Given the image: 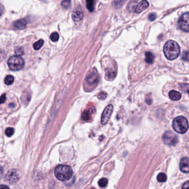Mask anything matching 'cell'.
I'll return each instance as SVG.
<instances>
[{
  "label": "cell",
  "instance_id": "26",
  "mask_svg": "<svg viewBox=\"0 0 189 189\" xmlns=\"http://www.w3.org/2000/svg\"><path fill=\"white\" fill-rule=\"evenodd\" d=\"M182 59L184 61H189V51L184 52L182 55Z\"/></svg>",
  "mask_w": 189,
  "mask_h": 189
},
{
  "label": "cell",
  "instance_id": "30",
  "mask_svg": "<svg viewBox=\"0 0 189 189\" xmlns=\"http://www.w3.org/2000/svg\"><path fill=\"white\" fill-rule=\"evenodd\" d=\"M156 16L155 13H151L149 15L148 19L150 21H153L156 19Z\"/></svg>",
  "mask_w": 189,
  "mask_h": 189
},
{
  "label": "cell",
  "instance_id": "7",
  "mask_svg": "<svg viewBox=\"0 0 189 189\" xmlns=\"http://www.w3.org/2000/svg\"><path fill=\"white\" fill-rule=\"evenodd\" d=\"M19 179V176L18 175L17 171L15 169L9 171L5 176L6 182L11 184L17 182H18Z\"/></svg>",
  "mask_w": 189,
  "mask_h": 189
},
{
  "label": "cell",
  "instance_id": "16",
  "mask_svg": "<svg viewBox=\"0 0 189 189\" xmlns=\"http://www.w3.org/2000/svg\"><path fill=\"white\" fill-rule=\"evenodd\" d=\"M94 0H86V7L90 12L94 10Z\"/></svg>",
  "mask_w": 189,
  "mask_h": 189
},
{
  "label": "cell",
  "instance_id": "22",
  "mask_svg": "<svg viewBox=\"0 0 189 189\" xmlns=\"http://www.w3.org/2000/svg\"><path fill=\"white\" fill-rule=\"evenodd\" d=\"M14 132L15 130L13 128H8L5 130V134L8 137H11V136H12L14 134Z\"/></svg>",
  "mask_w": 189,
  "mask_h": 189
},
{
  "label": "cell",
  "instance_id": "17",
  "mask_svg": "<svg viewBox=\"0 0 189 189\" xmlns=\"http://www.w3.org/2000/svg\"><path fill=\"white\" fill-rule=\"evenodd\" d=\"M13 82H14V77L11 75H8L4 79V83L6 85H11L13 84Z\"/></svg>",
  "mask_w": 189,
  "mask_h": 189
},
{
  "label": "cell",
  "instance_id": "4",
  "mask_svg": "<svg viewBox=\"0 0 189 189\" xmlns=\"http://www.w3.org/2000/svg\"><path fill=\"white\" fill-rule=\"evenodd\" d=\"M7 64L12 71H20L25 66V61L20 56H12L8 60Z\"/></svg>",
  "mask_w": 189,
  "mask_h": 189
},
{
  "label": "cell",
  "instance_id": "31",
  "mask_svg": "<svg viewBox=\"0 0 189 189\" xmlns=\"http://www.w3.org/2000/svg\"><path fill=\"white\" fill-rule=\"evenodd\" d=\"M182 189H187V188H189V181H187L185 182L184 185L182 186Z\"/></svg>",
  "mask_w": 189,
  "mask_h": 189
},
{
  "label": "cell",
  "instance_id": "27",
  "mask_svg": "<svg viewBox=\"0 0 189 189\" xmlns=\"http://www.w3.org/2000/svg\"><path fill=\"white\" fill-rule=\"evenodd\" d=\"M70 4V0H63L62 2V6L64 8H68L69 7Z\"/></svg>",
  "mask_w": 189,
  "mask_h": 189
},
{
  "label": "cell",
  "instance_id": "1",
  "mask_svg": "<svg viewBox=\"0 0 189 189\" xmlns=\"http://www.w3.org/2000/svg\"><path fill=\"white\" fill-rule=\"evenodd\" d=\"M163 51L165 57L169 60L177 58L180 53V48L178 43L172 40L167 41L165 44Z\"/></svg>",
  "mask_w": 189,
  "mask_h": 189
},
{
  "label": "cell",
  "instance_id": "10",
  "mask_svg": "<svg viewBox=\"0 0 189 189\" xmlns=\"http://www.w3.org/2000/svg\"><path fill=\"white\" fill-rule=\"evenodd\" d=\"M180 169L182 172L189 173V158L188 157L182 158L180 163Z\"/></svg>",
  "mask_w": 189,
  "mask_h": 189
},
{
  "label": "cell",
  "instance_id": "8",
  "mask_svg": "<svg viewBox=\"0 0 189 189\" xmlns=\"http://www.w3.org/2000/svg\"><path fill=\"white\" fill-rule=\"evenodd\" d=\"M113 106L112 105H109L106 108L104 111L102 113L101 116V123L103 125H105L108 121L112 113Z\"/></svg>",
  "mask_w": 189,
  "mask_h": 189
},
{
  "label": "cell",
  "instance_id": "33",
  "mask_svg": "<svg viewBox=\"0 0 189 189\" xmlns=\"http://www.w3.org/2000/svg\"><path fill=\"white\" fill-rule=\"evenodd\" d=\"M4 175V169L3 167L0 166V179H1V178Z\"/></svg>",
  "mask_w": 189,
  "mask_h": 189
},
{
  "label": "cell",
  "instance_id": "9",
  "mask_svg": "<svg viewBox=\"0 0 189 189\" xmlns=\"http://www.w3.org/2000/svg\"><path fill=\"white\" fill-rule=\"evenodd\" d=\"M86 81L89 84H94L98 81V75L96 71H91L87 74L86 78Z\"/></svg>",
  "mask_w": 189,
  "mask_h": 189
},
{
  "label": "cell",
  "instance_id": "20",
  "mask_svg": "<svg viewBox=\"0 0 189 189\" xmlns=\"http://www.w3.org/2000/svg\"><path fill=\"white\" fill-rule=\"evenodd\" d=\"M108 182L106 178H102L98 182V185L101 188H105L108 184Z\"/></svg>",
  "mask_w": 189,
  "mask_h": 189
},
{
  "label": "cell",
  "instance_id": "5",
  "mask_svg": "<svg viewBox=\"0 0 189 189\" xmlns=\"http://www.w3.org/2000/svg\"><path fill=\"white\" fill-rule=\"evenodd\" d=\"M162 139L165 144L170 146H175L179 141L177 135L171 131H167L164 134Z\"/></svg>",
  "mask_w": 189,
  "mask_h": 189
},
{
  "label": "cell",
  "instance_id": "25",
  "mask_svg": "<svg viewBox=\"0 0 189 189\" xmlns=\"http://www.w3.org/2000/svg\"><path fill=\"white\" fill-rule=\"evenodd\" d=\"M50 38L51 41H53V42L58 41L59 38V34L57 32H54V33L51 34V36H50Z\"/></svg>",
  "mask_w": 189,
  "mask_h": 189
},
{
  "label": "cell",
  "instance_id": "3",
  "mask_svg": "<svg viewBox=\"0 0 189 189\" xmlns=\"http://www.w3.org/2000/svg\"><path fill=\"white\" fill-rule=\"evenodd\" d=\"M173 128L174 130L178 133H185L189 129V123L185 117L179 116L174 119Z\"/></svg>",
  "mask_w": 189,
  "mask_h": 189
},
{
  "label": "cell",
  "instance_id": "32",
  "mask_svg": "<svg viewBox=\"0 0 189 189\" xmlns=\"http://www.w3.org/2000/svg\"><path fill=\"white\" fill-rule=\"evenodd\" d=\"M4 12V7L2 4H0V16L3 15Z\"/></svg>",
  "mask_w": 189,
  "mask_h": 189
},
{
  "label": "cell",
  "instance_id": "12",
  "mask_svg": "<svg viewBox=\"0 0 189 189\" xmlns=\"http://www.w3.org/2000/svg\"><path fill=\"white\" fill-rule=\"evenodd\" d=\"M27 25V22L26 19H21L15 21L13 23V27L16 29L17 30H23L26 28Z\"/></svg>",
  "mask_w": 189,
  "mask_h": 189
},
{
  "label": "cell",
  "instance_id": "28",
  "mask_svg": "<svg viewBox=\"0 0 189 189\" xmlns=\"http://www.w3.org/2000/svg\"><path fill=\"white\" fill-rule=\"evenodd\" d=\"M107 93L105 92H102L98 95V98L101 100H104L107 98Z\"/></svg>",
  "mask_w": 189,
  "mask_h": 189
},
{
  "label": "cell",
  "instance_id": "13",
  "mask_svg": "<svg viewBox=\"0 0 189 189\" xmlns=\"http://www.w3.org/2000/svg\"><path fill=\"white\" fill-rule=\"evenodd\" d=\"M148 6H149L148 2L146 0H143L141 2H139V4L137 6L135 10V12L137 13H141V12L143 11L144 10H146V8L148 7Z\"/></svg>",
  "mask_w": 189,
  "mask_h": 189
},
{
  "label": "cell",
  "instance_id": "35",
  "mask_svg": "<svg viewBox=\"0 0 189 189\" xmlns=\"http://www.w3.org/2000/svg\"><path fill=\"white\" fill-rule=\"evenodd\" d=\"M188 93H189V89H188Z\"/></svg>",
  "mask_w": 189,
  "mask_h": 189
},
{
  "label": "cell",
  "instance_id": "19",
  "mask_svg": "<svg viewBox=\"0 0 189 189\" xmlns=\"http://www.w3.org/2000/svg\"><path fill=\"white\" fill-rule=\"evenodd\" d=\"M167 180V177L166 175L164 173H160L157 176V180L160 182H165Z\"/></svg>",
  "mask_w": 189,
  "mask_h": 189
},
{
  "label": "cell",
  "instance_id": "21",
  "mask_svg": "<svg viewBox=\"0 0 189 189\" xmlns=\"http://www.w3.org/2000/svg\"><path fill=\"white\" fill-rule=\"evenodd\" d=\"M15 53L17 55V56H22L25 54V50L24 48L22 47H17L15 49Z\"/></svg>",
  "mask_w": 189,
  "mask_h": 189
},
{
  "label": "cell",
  "instance_id": "15",
  "mask_svg": "<svg viewBox=\"0 0 189 189\" xmlns=\"http://www.w3.org/2000/svg\"><path fill=\"white\" fill-rule=\"evenodd\" d=\"M146 62L149 64H152L154 62V56L152 52H147L146 53Z\"/></svg>",
  "mask_w": 189,
  "mask_h": 189
},
{
  "label": "cell",
  "instance_id": "34",
  "mask_svg": "<svg viewBox=\"0 0 189 189\" xmlns=\"http://www.w3.org/2000/svg\"><path fill=\"white\" fill-rule=\"evenodd\" d=\"M9 189V187L7 186L2 185L0 186V189Z\"/></svg>",
  "mask_w": 189,
  "mask_h": 189
},
{
  "label": "cell",
  "instance_id": "24",
  "mask_svg": "<svg viewBox=\"0 0 189 189\" xmlns=\"http://www.w3.org/2000/svg\"><path fill=\"white\" fill-rule=\"evenodd\" d=\"M90 118V113L89 111H85L83 113L82 119L85 121H87Z\"/></svg>",
  "mask_w": 189,
  "mask_h": 189
},
{
  "label": "cell",
  "instance_id": "14",
  "mask_svg": "<svg viewBox=\"0 0 189 189\" xmlns=\"http://www.w3.org/2000/svg\"><path fill=\"white\" fill-rule=\"evenodd\" d=\"M169 96L170 99L174 101H177L180 100L182 98L181 94L176 90H171L169 93Z\"/></svg>",
  "mask_w": 189,
  "mask_h": 189
},
{
  "label": "cell",
  "instance_id": "23",
  "mask_svg": "<svg viewBox=\"0 0 189 189\" xmlns=\"http://www.w3.org/2000/svg\"><path fill=\"white\" fill-rule=\"evenodd\" d=\"M106 77L108 78L109 79H112L115 78L116 77V73L115 72L112 71H108L106 72Z\"/></svg>",
  "mask_w": 189,
  "mask_h": 189
},
{
  "label": "cell",
  "instance_id": "11",
  "mask_svg": "<svg viewBox=\"0 0 189 189\" xmlns=\"http://www.w3.org/2000/svg\"><path fill=\"white\" fill-rule=\"evenodd\" d=\"M84 17V13L81 8H77L73 12L72 17L73 20L75 22H79Z\"/></svg>",
  "mask_w": 189,
  "mask_h": 189
},
{
  "label": "cell",
  "instance_id": "18",
  "mask_svg": "<svg viewBox=\"0 0 189 189\" xmlns=\"http://www.w3.org/2000/svg\"><path fill=\"white\" fill-rule=\"evenodd\" d=\"M44 41L43 40H40L33 44V48L35 50H39L43 46Z\"/></svg>",
  "mask_w": 189,
  "mask_h": 189
},
{
  "label": "cell",
  "instance_id": "2",
  "mask_svg": "<svg viewBox=\"0 0 189 189\" xmlns=\"http://www.w3.org/2000/svg\"><path fill=\"white\" fill-rule=\"evenodd\" d=\"M55 177L60 181H67L72 178L73 172L71 167L66 165H59L54 171Z\"/></svg>",
  "mask_w": 189,
  "mask_h": 189
},
{
  "label": "cell",
  "instance_id": "29",
  "mask_svg": "<svg viewBox=\"0 0 189 189\" xmlns=\"http://www.w3.org/2000/svg\"><path fill=\"white\" fill-rule=\"evenodd\" d=\"M6 99V94L4 93V94H3L0 97V104L4 103Z\"/></svg>",
  "mask_w": 189,
  "mask_h": 189
},
{
  "label": "cell",
  "instance_id": "6",
  "mask_svg": "<svg viewBox=\"0 0 189 189\" xmlns=\"http://www.w3.org/2000/svg\"><path fill=\"white\" fill-rule=\"evenodd\" d=\"M178 25L182 31L189 32V12L182 15L179 19Z\"/></svg>",
  "mask_w": 189,
  "mask_h": 189
}]
</instances>
